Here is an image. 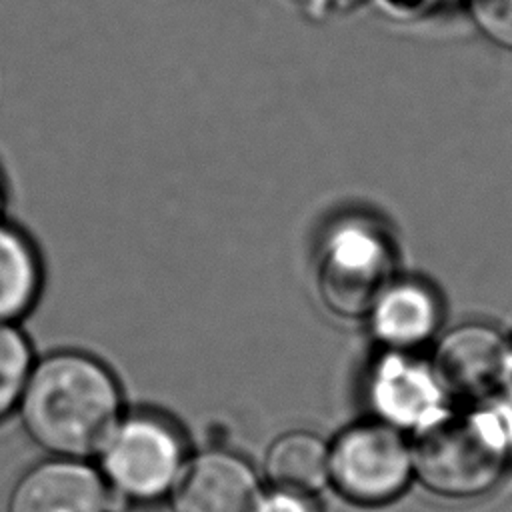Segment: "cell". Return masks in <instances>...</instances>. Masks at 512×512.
Returning a JSON list of instances; mask_svg holds the SVG:
<instances>
[{"mask_svg": "<svg viewBox=\"0 0 512 512\" xmlns=\"http://www.w3.org/2000/svg\"><path fill=\"white\" fill-rule=\"evenodd\" d=\"M44 266L32 238L0 214V324H18L36 306Z\"/></svg>", "mask_w": 512, "mask_h": 512, "instance_id": "obj_9", "label": "cell"}, {"mask_svg": "<svg viewBox=\"0 0 512 512\" xmlns=\"http://www.w3.org/2000/svg\"><path fill=\"white\" fill-rule=\"evenodd\" d=\"M410 450L418 480L430 492L452 500L488 494L508 466V444L498 428L476 416L424 426Z\"/></svg>", "mask_w": 512, "mask_h": 512, "instance_id": "obj_2", "label": "cell"}, {"mask_svg": "<svg viewBox=\"0 0 512 512\" xmlns=\"http://www.w3.org/2000/svg\"><path fill=\"white\" fill-rule=\"evenodd\" d=\"M108 494L92 468L74 460H48L16 482L8 512H106Z\"/></svg>", "mask_w": 512, "mask_h": 512, "instance_id": "obj_7", "label": "cell"}, {"mask_svg": "<svg viewBox=\"0 0 512 512\" xmlns=\"http://www.w3.org/2000/svg\"><path fill=\"white\" fill-rule=\"evenodd\" d=\"M182 462V442L174 426L152 414L118 422L104 446V470L116 492L136 500L160 498Z\"/></svg>", "mask_w": 512, "mask_h": 512, "instance_id": "obj_4", "label": "cell"}, {"mask_svg": "<svg viewBox=\"0 0 512 512\" xmlns=\"http://www.w3.org/2000/svg\"><path fill=\"white\" fill-rule=\"evenodd\" d=\"M508 348L502 336L482 324L450 332L436 350L434 372L440 384L456 396H482L504 376Z\"/></svg>", "mask_w": 512, "mask_h": 512, "instance_id": "obj_8", "label": "cell"}, {"mask_svg": "<svg viewBox=\"0 0 512 512\" xmlns=\"http://www.w3.org/2000/svg\"><path fill=\"white\" fill-rule=\"evenodd\" d=\"M18 408L40 448L62 458H88L104 450L116 430L122 392L100 358L62 348L32 362Z\"/></svg>", "mask_w": 512, "mask_h": 512, "instance_id": "obj_1", "label": "cell"}, {"mask_svg": "<svg viewBox=\"0 0 512 512\" xmlns=\"http://www.w3.org/2000/svg\"><path fill=\"white\" fill-rule=\"evenodd\" d=\"M258 512H318V508L310 500V494H298L276 488V492L262 498Z\"/></svg>", "mask_w": 512, "mask_h": 512, "instance_id": "obj_14", "label": "cell"}, {"mask_svg": "<svg viewBox=\"0 0 512 512\" xmlns=\"http://www.w3.org/2000/svg\"><path fill=\"white\" fill-rule=\"evenodd\" d=\"M392 256L382 236L362 226L334 232L318 266L322 300L340 316L370 312L388 288Z\"/></svg>", "mask_w": 512, "mask_h": 512, "instance_id": "obj_5", "label": "cell"}, {"mask_svg": "<svg viewBox=\"0 0 512 512\" xmlns=\"http://www.w3.org/2000/svg\"><path fill=\"white\" fill-rule=\"evenodd\" d=\"M470 12L488 40L512 50V0H470Z\"/></svg>", "mask_w": 512, "mask_h": 512, "instance_id": "obj_13", "label": "cell"}, {"mask_svg": "<svg viewBox=\"0 0 512 512\" xmlns=\"http://www.w3.org/2000/svg\"><path fill=\"white\" fill-rule=\"evenodd\" d=\"M34 354L18 324H0V420L18 406Z\"/></svg>", "mask_w": 512, "mask_h": 512, "instance_id": "obj_12", "label": "cell"}, {"mask_svg": "<svg viewBox=\"0 0 512 512\" xmlns=\"http://www.w3.org/2000/svg\"><path fill=\"white\" fill-rule=\"evenodd\" d=\"M412 450L386 424H356L332 446L328 474L354 504L380 506L396 500L412 478Z\"/></svg>", "mask_w": 512, "mask_h": 512, "instance_id": "obj_3", "label": "cell"}, {"mask_svg": "<svg viewBox=\"0 0 512 512\" xmlns=\"http://www.w3.org/2000/svg\"><path fill=\"white\" fill-rule=\"evenodd\" d=\"M438 324V302L426 286L400 282L388 286L374 306V330L378 338L396 348L424 342Z\"/></svg>", "mask_w": 512, "mask_h": 512, "instance_id": "obj_10", "label": "cell"}, {"mask_svg": "<svg viewBox=\"0 0 512 512\" xmlns=\"http://www.w3.org/2000/svg\"><path fill=\"white\" fill-rule=\"evenodd\" d=\"M330 454L326 444L310 432H288L268 450L266 474L278 490L312 494L328 478Z\"/></svg>", "mask_w": 512, "mask_h": 512, "instance_id": "obj_11", "label": "cell"}, {"mask_svg": "<svg viewBox=\"0 0 512 512\" xmlns=\"http://www.w3.org/2000/svg\"><path fill=\"white\" fill-rule=\"evenodd\" d=\"M260 486L252 468L228 452H204L180 474L174 512H258Z\"/></svg>", "mask_w": 512, "mask_h": 512, "instance_id": "obj_6", "label": "cell"}, {"mask_svg": "<svg viewBox=\"0 0 512 512\" xmlns=\"http://www.w3.org/2000/svg\"><path fill=\"white\" fill-rule=\"evenodd\" d=\"M2 206H4V182L0 178V214H2Z\"/></svg>", "mask_w": 512, "mask_h": 512, "instance_id": "obj_15", "label": "cell"}]
</instances>
